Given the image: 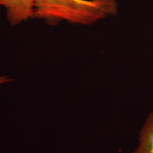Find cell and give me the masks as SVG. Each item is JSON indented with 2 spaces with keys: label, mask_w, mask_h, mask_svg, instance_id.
Returning a JSON list of instances; mask_svg holds the SVG:
<instances>
[{
  "label": "cell",
  "mask_w": 153,
  "mask_h": 153,
  "mask_svg": "<svg viewBox=\"0 0 153 153\" xmlns=\"http://www.w3.org/2000/svg\"><path fill=\"white\" fill-rule=\"evenodd\" d=\"M116 11L115 0H36L33 18L89 25Z\"/></svg>",
  "instance_id": "6da1fadb"
},
{
  "label": "cell",
  "mask_w": 153,
  "mask_h": 153,
  "mask_svg": "<svg viewBox=\"0 0 153 153\" xmlns=\"http://www.w3.org/2000/svg\"><path fill=\"white\" fill-rule=\"evenodd\" d=\"M36 0H0V7L7 10L9 24L17 25L29 18H33Z\"/></svg>",
  "instance_id": "7a4b0ae2"
},
{
  "label": "cell",
  "mask_w": 153,
  "mask_h": 153,
  "mask_svg": "<svg viewBox=\"0 0 153 153\" xmlns=\"http://www.w3.org/2000/svg\"><path fill=\"white\" fill-rule=\"evenodd\" d=\"M10 82V79L7 76H0V85L5 83V82Z\"/></svg>",
  "instance_id": "277c9868"
},
{
  "label": "cell",
  "mask_w": 153,
  "mask_h": 153,
  "mask_svg": "<svg viewBox=\"0 0 153 153\" xmlns=\"http://www.w3.org/2000/svg\"><path fill=\"white\" fill-rule=\"evenodd\" d=\"M132 153H153V111L147 116L140 131L138 145Z\"/></svg>",
  "instance_id": "3957f363"
}]
</instances>
